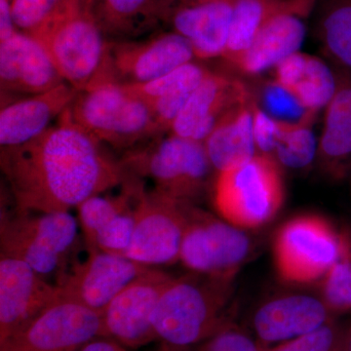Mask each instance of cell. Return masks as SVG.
<instances>
[{"mask_svg": "<svg viewBox=\"0 0 351 351\" xmlns=\"http://www.w3.org/2000/svg\"><path fill=\"white\" fill-rule=\"evenodd\" d=\"M104 147L75 123L69 108L38 137L1 147L0 166L16 210L69 212L121 186L126 172Z\"/></svg>", "mask_w": 351, "mask_h": 351, "instance_id": "1", "label": "cell"}, {"mask_svg": "<svg viewBox=\"0 0 351 351\" xmlns=\"http://www.w3.org/2000/svg\"><path fill=\"white\" fill-rule=\"evenodd\" d=\"M232 281L191 271L173 277L154 313L157 339L186 348L226 329L223 317L232 298Z\"/></svg>", "mask_w": 351, "mask_h": 351, "instance_id": "2", "label": "cell"}, {"mask_svg": "<svg viewBox=\"0 0 351 351\" xmlns=\"http://www.w3.org/2000/svg\"><path fill=\"white\" fill-rule=\"evenodd\" d=\"M57 71L78 92L108 82V44L91 7L76 3L34 34Z\"/></svg>", "mask_w": 351, "mask_h": 351, "instance_id": "3", "label": "cell"}, {"mask_svg": "<svg viewBox=\"0 0 351 351\" xmlns=\"http://www.w3.org/2000/svg\"><path fill=\"white\" fill-rule=\"evenodd\" d=\"M119 163L127 174L151 180L156 191L191 203L206 191L214 169L204 143L172 133L124 152Z\"/></svg>", "mask_w": 351, "mask_h": 351, "instance_id": "4", "label": "cell"}, {"mask_svg": "<svg viewBox=\"0 0 351 351\" xmlns=\"http://www.w3.org/2000/svg\"><path fill=\"white\" fill-rule=\"evenodd\" d=\"M69 112L92 137L117 151H129L161 136L149 106L117 83L78 92Z\"/></svg>", "mask_w": 351, "mask_h": 351, "instance_id": "5", "label": "cell"}, {"mask_svg": "<svg viewBox=\"0 0 351 351\" xmlns=\"http://www.w3.org/2000/svg\"><path fill=\"white\" fill-rule=\"evenodd\" d=\"M283 199L280 164L267 154H256L244 165L218 173L213 184L217 212L239 228L269 223L278 213Z\"/></svg>", "mask_w": 351, "mask_h": 351, "instance_id": "6", "label": "cell"}, {"mask_svg": "<svg viewBox=\"0 0 351 351\" xmlns=\"http://www.w3.org/2000/svg\"><path fill=\"white\" fill-rule=\"evenodd\" d=\"M78 228L69 212L2 213L0 254L23 261L41 276L58 274L69 262Z\"/></svg>", "mask_w": 351, "mask_h": 351, "instance_id": "7", "label": "cell"}, {"mask_svg": "<svg viewBox=\"0 0 351 351\" xmlns=\"http://www.w3.org/2000/svg\"><path fill=\"white\" fill-rule=\"evenodd\" d=\"M189 203L156 189L138 188L135 205V225L125 257L147 267L173 265L180 253Z\"/></svg>", "mask_w": 351, "mask_h": 351, "instance_id": "8", "label": "cell"}, {"mask_svg": "<svg viewBox=\"0 0 351 351\" xmlns=\"http://www.w3.org/2000/svg\"><path fill=\"white\" fill-rule=\"evenodd\" d=\"M341 237L317 215L289 219L277 232L274 263L279 276L292 283H309L324 277L339 257Z\"/></svg>", "mask_w": 351, "mask_h": 351, "instance_id": "9", "label": "cell"}, {"mask_svg": "<svg viewBox=\"0 0 351 351\" xmlns=\"http://www.w3.org/2000/svg\"><path fill=\"white\" fill-rule=\"evenodd\" d=\"M250 248V240L239 228L189 203L180 253L186 269L233 280Z\"/></svg>", "mask_w": 351, "mask_h": 351, "instance_id": "10", "label": "cell"}, {"mask_svg": "<svg viewBox=\"0 0 351 351\" xmlns=\"http://www.w3.org/2000/svg\"><path fill=\"white\" fill-rule=\"evenodd\" d=\"M173 276L151 267L122 289L101 311V337L138 348L157 339L154 317Z\"/></svg>", "mask_w": 351, "mask_h": 351, "instance_id": "11", "label": "cell"}, {"mask_svg": "<svg viewBox=\"0 0 351 351\" xmlns=\"http://www.w3.org/2000/svg\"><path fill=\"white\" fill-rule=\"evenodd\" d=\"M82 261L68 263L55 285L60 297L80 302L101 313L131 281L151 269L125 256L87 248Z\"/></svg>", "mask_w": 351, "mask_h": 351, "instance_id": "12", "label": "cell"}, {"mask_svg": "<svg viewBox=\"0 0 351 351\" xmlns=\"http://www.w3.org/2000/svg\"><path fill=\"white\" fill-rule=\"evenodd\" d=\"M101 332V313L59 297L0 351H80Z\"/></svg>", "mask_w": 351, "mask_h": 351, "instance_id": "13", "label": "cell"}, {"mask_svg": "<svg viewBox=\"0 0 351 351\" xmlns=\"http://www.w3.org/2000/svg\"><path fill=\"white\" fill-rule=\"evenodd\" d=\"M195 58L189 41L175 32L143 40H110L108 82L120 85L152 82Z\"/></svg>", "mask_w": 351, "mask_h": 351, "instance_id": "14", "label": "cell"}, {"mask_svg": "<svg viewBox=\"0 0 351 351\" xmlns=\"http://www.w3.org/2000/svg\"><path fill=\"white\" fill-rule=\"evenodd\" d=\"M59 297L55 283L23 261L0 254V348Z\"/></svg>", "mask_w": 351, "mask_h": 351, "instance_id": "15", "label": "cell"}, {"mask_svg": "<svg viewBox=\"0 0 351 351\" xmlns=\"http://www.w3.org/2000/svg\"><path fill=\"white\" fill-rule=\"evenodd\" d=\"M142 180L127 174L119 195H94L76 209L87 248L125 255L135 225V205Z\"/></svg>", "mask_w": 351, "mask_h": 351, "instance_id": "16", "label": "cell"}, {"mask_svg": "<svg viewBox=\"0 0 351 351\" xmlns=\"http://www.w3.org/2000/svg\"><path fill=\"white\" fill-rule=\"evenodd\" d=\"M250 98L240 80L211 71L189 96L170 133L204 143L226 112Z\"/></svg>", "mask_w": 351, "mask_h": 351, "instance_id": "17", "label": "cell"}, {"mask_svg": "<svg viewBox=\"0 0 351 351\" xmlns=\"http://www.w3.org/2000/svg\"><path fill=\"white\" fill-rule=\"evenodd\" d=\"M52 60L38 39L17 32L0 43L2 94L36 95L64 83Z\"/></svg>", "mask_w": 351, "mask_h": 351, "instance_id": "18", "label": "cell"}, {"mask_svg": "<svg viewBox=\"0 0 351 351\" xmlns=\"http://www.w3.org/2000/svg\"><path fill=\"white\" fill-rule=\"evenodd\" d=\"M77 94L75 88L64 82L43 93L31 95L2 107L1 147H16L38 137L71 107Z\"/></svg>", "mask_w": 351, "mask_h": 351, "instance_id": "19", "label": "cell"}, {"mask_svg": "<svg viewBox=\"0 0 351 351\" xmlns=\"http://www.w3.org/2000/svg\"><path fill=\"white\" fill-rule=\"evenodd\" d=\"M330 311L324 302L295 295L272 300L254 317L256 334L265 343H285L327 324Z\"/></svg>", "mask_w": 351, "mask_h": 351, "instance_id": "20", "label": "cell"}, {"mask_svg": "<svg viewBox=\"0 0 351 351\" xmlns=\"http://www.w3.org/2000/svg\"><path fill=\"white\" fill-rule=\"evenodd\" d=\"M233 5L234 2L230 1L178 5L173 8L168 19L174 32L191 44L195 58H221L230 38Z\"/></svg>", "mask_w": 351, "mask_h": 351, "instance_id": "21", "label": "cell"}, {"mask_svg": "<svg viewBox=\"0 0 351 351\" xmlns=\"http://www.w3.org/2000/svg\"><path fill=\"white\" fill-rule=\"evenodd\" d=\"M304 17L282 14L267 23L251 45L228 64L245 75H258L294 53L299 52L306 38Z\"/></svg>", "mask_w": 351, "mask_h": 351, "instance_id": "22", "label": "cell"}, {"mask_svg": "<svg viewBox=\"0 0 351 351\" xmlns=\"http://www.w3.org/2000/svg\"><path fill=\"white\" fill-rule=\"evenodd\" d=\"M251 99L226 112L205 140L208 157L218 173L244 165L258 154Z\"/></svg>", "mask_w": 351, "mask_h": 351, "instance_id": "23", "label": "cell"}, {"mask_svg": "<svg viewBox=\"0 0 351 351\" xmlns=\"http://www.w3.org/2000/svg\"><path fill=\"white\" fill-rule=\"evenodd\" d=\"M318 0H237L223 60L228 63L243 53L270 20L282 14L307 17Z\"/></svg>", "mask_w": 351, "mask_h": 351, "instance_id": "24", "label": "cell"}, {"mask_svg": "<svg viewBox=\"0 0 351 351\" xmlns=\"http://www.w3.org/2000/svg\"><path fill=\"white\" fill-rule=\"evenodd\" d=\"M175 4L174 0H101L100 13L95 16L105 34L122 40L169 18Z\"/></svg>", "mask_w": 351, "mask_h": 351, "instance_id": "25", "label": "cell"}, {"mask_svg": "<svg viewBox=\"0 0 351 351\" xmlns=\"http://www.w3.org/2000/svg\"><path fill=\"white\" fill-rule=\"evenodd\" d=\"M318 151L332 166L351 159V78L348 75L339 76L336 93L325 108Z\"/></svg>", "mask_w": 351, "mask_h": 351, "instance_id": "26", "label": "cell"}, {"mask_svg": "<svg viewBox=\"0 0 351 351\" xmlns=\"http://www.w3.org/2000/svg\"><path fill=\"white\" fill-rule=\"evenodd\" d=\"M317 31L325 52L351 71V0H325Z\"/></svg>", "mask_w": 351, "mask_h": 351, "instance_id": "27", "label": "cell"}, {"mask_svg": "<svg viewBox=\"0 0 351 351\" xmlns=\"http://www.w3.org/2000/svg\"><path fill=\"white\" fill-rule=\"evenodd\" d=\"M313 121H280L274 152L277 162L295 169H301L313 162L318 151L317 141L311 129Z\"/></svg>", "mask_w": 351, "mask_h": 351, "instance_id": "28", "label": "cell"}, {"mask_svg": "<svg viewBox=\"0 0 351 351\" xmlns=\"http://www.w3.org/2000/svg\"><path fill=\"white\" fill-rule=\"evenodd\" d=\"M338 87V77L322 60L309 55L306 69L291 90L306 112L317 114L327 107Z\"/></svg>", "mask_w": 351, "mask_h": 351, "instance_id": "29", "label": "cell"}, {"mask_svg": "<svg viewBox=\"0 0 351 351\" xmlns=\"http://www.w3.org/2000/svg\"><path fill=\"white\" fill-rule=\"evenodd\" d=\"M339 257L323 277L322 301L330 313L351 311V228L339 232Z\"/></svg>", "mask_w": 351, "mask_h": 351, "instance_id": "30", "label": "cell"}, {"mask_svg": "<svg viewBox=\"0 0 351 351\" xmlns=\"http://www.w3.org/2000/svg\"><path fill=\"white\" fill-rule=\"evenodd\" d=\"M210 71L203 64L193 61L152 82L123 86L141 100L149 101L171 95L191 94Z\"/></svg>", "mask_w": 351, "mask_h": 351, "instance_id": "31", "label": "cell"}, {"mask_svg": "<svg viewBox=\"0 0 351 351\" xmlns=\"http://www.w3.org/2000/svg\"><path fill=\"white\" fill-rule=\"evenodd\" d=\"M76 3L75 0H11V9L18 31L34 36Z\"/></svg>", "mask_w": 351, "mask_h": 351, "instance_id": "32", "label": "cell"}, {"mask_svg": "<svg viewBox=\"0 0 351 351\" xmlns=\"http://www.w3.org/2000/svg\"><path fill=\"white\" fill-rule=\"evenodd\" d=\"M262 101L263 106H258L279 121L295 123L304 120H314L316 117L314 113L306 112L294 95L274 80L263 85Z\"/></svg>", "mask_w": 351, "mask_h": 351, "instance_id": "33", "label": "cell"}, {"mask_svg": "<svg viewBox=\"0 0 351 351\" xmlns=\"http://www.w3.org/2000/svg\"><path fill=\"white\" fill-rule=\"evenodd\" d=\"M346 341L338 328L327 323L270 351H345Z\"/></svg>", "mask_w": 351, "mask_h": 351, "instance_id": "34", "label": "cell"}, {"mask_svg": "<svg viewBox=\"0 0 351 351\" xmlns=\"http://www.w3.org/2000/svg\"><path fill=\"white\" fill-rule=\"evenodd\" d=\"M157 351H261L253 339L234 330L223 329L218 334L202 341L199 346L178 348L161 343Z\"/></svg>", "mask_w": 351, "mask_h": 351, "instance_id": "35", "label": "cell"}, {"mask_svg": "<svg viewBox=\"0 0 351 351\" xmlns=\"http://www.w3.org/2000/svg\"><path fill=\"white\" fill-rule=\"evenodd\" d=\"M253 113V133L258 154L274 157L280 121L267 114L258 104L251 99Z\"/></svg>", "mask_w": 351, "mask_h": 351, "instance_id": "36", "label": "cell"}, {"mask_svg": "<svg viewBox=\"0 0 351 351\" xmlns=\"http://www.w3.org/2000/svg\"><path fill=\"white\" fill-rule=\"evenodd\" d=\"M18 31L14 22L11 0H0V43L7 40Z\"/></svg>", "mask_w": 351, "mask_h": 351, "instance_id": "37", "label": "cell"}, {"mask_svg": "<svg viewBox=\"0 0 351 351\" xmlns=\"http://www.w3.org/2000/svg\"><path fill=\"white\" fill-rule=\"evenodd\" d=\"M80 351H129L126 346L110 338L100 337L83 346Z\"/></svg>", "mask_w": 351, "mask_h": 351, "instance_id": "38", "label": "cell"}, {"mask_svg": "<svg viewBox=\"0 0 351 351\" xmlns=\"http://www.w3.org/2000/svg\"><path fill=\"white\" fill-rule=\"evenodd\" d=\"M175 3L179 5H199V4L212 3V2L230 1L235 2L237 0H174Z\"/></svg>", "mask_w": 351, "mask_h": 351, "instance_id": "39", "label": "cell"}, {"mask_svg": "<svg viewBox=\"0 0 351 351\" xmlns=\"http://www.w3.org/2000/svg\"><path fill=\"white\" fill-rule=\"evenodd\" d=\"M78 3L82 4V5L91 7L95 0H75Z\"/></svg>", "mask_w": 351, "mask_h": 351, "instance_id": "40", "label": "cell"}, {"mask_svg": "<svg viewBox=\"0 0 351 351\" xmlns=\"http://www.w3.org/2000/svg\"><path fill=\"white\" fill-rule=\"evenodd\" d=\"M345 351H351V332L348 338L346 341V348Z\"/></svg>", "mask_w": 351, "mask_h": 351, "instance_id": "41", "label": "cell"}]
</instances>
